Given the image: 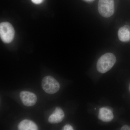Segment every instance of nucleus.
I'll use <instances>...</instances> for the list:
<instances>
[{
	"instance_id": "nucleus-8",
	"label": "nucleus",
	"mask_w": 130,
	"mask_h": 130,
	"mask_svg": "<svg viewBox=\"0 0 130 130\" xmlns=\"http://www.w3.org/2000/svg\"><path fill=\"white\" fill-rule=\"evenodd\" d=\"M118 36L121 42H128L130 41V26L124 25L119 29Z\"/></svg>"
},
{
	"instance_id": "nucleus-4",
	"label": "nucleus",
	"mask_w": 130,
	"mask_h": 130,
	"mask_svg": "<svg viewBox=\"0 0 130 130\" xmlns=\"http://www.w3.org/2000/svg\"><path fill=\"white\" fill-rule=\"evenodd\" d=\"M42 87L44 91L49 94H54L58 92L60 85L59 82L53 77L46 76L42 79Z\"/></svg>"
},
{
	"instance_id": "nucleus-13",
	"label": "nucleus",
	"mask_w": 130,
	"mask_h": 130,
	"mask_svg": "<svg viewBox=\"0 0 130 130\" xmlns=\"http://www.w3.org/2000/svg\"><path fill=\"white\" fill-rule=\"evenodd\" d=\"M85 1H86L89 2L91 1H93V0H85Z\"/></svg>"
},
{
	"instance_id": "nucleus-2",
	"label": "nucleus",
	"mask_w": 130,
	"mask_h": 130,
	"mask_svg": "<svg viewBox=\"0 0 130 130\" xmlns=\"http://www.w3.org/2000/svg\"><path fill=\"white\" fill-rule=\"evenodd\" d=\"M98 10L103 17L105 18L111 17L115 12L114 0H99Z\"/></svg>"
},
{
	"instance_id": "nucleus-14",
	"label": "nucleus",
	"mask_w": 130,
	"mask_h": 130,
	"mask_svg": "<svg viewBox=\"0 0 130 130\" xmlns=\"http://www.w3.org/2000/svg\"><path fill=\"white\" fill-rule=\"evenodd\" d=\"M129 90H130V86H129Z\"/></svg>"
},
{
	"instance_id": "nucleus-10",
	"label": "nucleus",
	"mask_w": 130,
	"mask_h": 130,
	"mask_svg": "<svg viewBox=\"0 0 130 130\" xmlns=\"http://www.w3.org/2000/svg\"><path fill=\"white\" fill-rule=\"evenodd\" d=\"M63 130H73V128L71 125L70 124L66 125L63 127Z\"/></svg>"
},
{
	"instance_id": "nucleus-7",
	"label": "nucleus",
	"mask_w": 130,
	"mask_h": 130,
	"mask_svg": "<svg viewBox=\"0 0 130 130\" xmlns=\"http://www.w3.org/2000/svg\"><path fill=\"white\" fill-rule=\"evenodd\" d=\"M64 113L60 108L57 107L53 113L49 117L48 121L51 123H58L61 122L64 118Z\"/></svg>"
},
{
	"instance_id": "nucleus-11",
	"label": "nucleus",
	"mask_w": 130,
	"mask_h": 130,
	"mask_svg": "<svg viewBox=\"0 0 130 130\" xmlns=\"http://www.w3.org/2000/svg\"><path fill=\"white\" fill-rule=\"evenodd\" d=\"M31 1L35 4H40L44 0H31Z\"/></svg>"
},
{
	"instance_id": "nucleus-3",
	"label": "nucleus",
	"mask_w": 130,
	"mask_h": 130,
	"mask_svg": "<svg viewBox=\"0 0 130 130\" xmlns=\"http://www.w3.org/2000/svg\"><path fill=\"white\" fill-rule=\"evenodd\" d=\"M14 36V28L11 24L3 22L0 24V36L3 41L9 43L13 40Z\"/></svg>"
},
{
	"instance_id": "nucleus-6",
	"label": "nucleus",
	"mask_w": 130,
	"mask_h": 130,
	"mask_svg": "<svg viewBox=\"0 0 130 130\" xmlns=\"http://www.w3.org/2000/svg\"><path fill=\"white\" fill-rule=\"evenodd\" d=\"M114 118L113 110L109 107L101 108L99 110L98 118L102 121L105 122L111 121Z\"/></svg>"
},
{
	"instance_id": "nucleus-1",
	"label": "nucleus",
	"mask_w": 130,
	"mask_h": 130,
	"mask_svg": "<svg viewBox=\"0 0 130 130\" xmlns=\"http://www.w3.org/2000/svg\"><path fill=\"white\" fill-rule=\"evenodd\" d=\"M116 61V57L113 54L107 53L101 56L98 61L96 68L99 72L105 73L113 66Z\"/></svg>"
},
{
	"instance_id": "nucleus-12",
	"label": "nucleus",
	"mask_w": 130,
	"mask_h": 130,
	"mask_svg": "<svg viewBox=\"0 0 130 130\" xmlns=\"http://www.w3.org/2000/svg\"><path fill=\"white\" fill-rule=\"evenodd\" d=\"M121 130H130V127L128 125H124L121 128Z\"/></svg>"
},
{
	"instance_id": "nucleus-5",
	"label": "nucleus",
	"mask_w": 130,
	"mask_h": 130,
	"mask_svg": "<svg viewBox=\"0 0 130 130\" xmlns=\"http://www.w3.org/2000/svg\"><path fill=\"white\" fill-rule=\"evenodd\" d=\"M21 101L25 106H32L37 101V97L34 93L28 91H22L20 94Z\"/></svg>"
},
{
	"instance_id": "nucleus-9",
	"label": "nucleus",
	"mask_w": 130,
	"mask_h": 130,
	"mask_svg": "<svg viewBox=\"0 0 130 130\" xmlns=\"http://www.w3.org/2000/svg\"><path fill=\"white\" fill-rule=\"evenodd\" d=\"M18 128L20 130H37V126L34 122L29 120H24L19 124Z\"/></svg>"
}]
</instances>
